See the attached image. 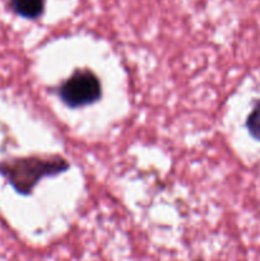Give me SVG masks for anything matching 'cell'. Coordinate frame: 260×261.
<instances>
[{
    "label": "cell",
    "mask_w": 260,
    "mask_h": 261,
    "mask_svg": "<svg viewBox=\"0 0 260 261\" xmlns=\"http://www.w3.org/2000/svg\"><path fill=\"white\" fill-rule=\"evenodd\" d=\"M61 101L70 109L92 105L102 96L98 76L89 69H76L58 91Z\"/></svg>",
    "instance_id": "cell-2"
},
{
    "label": "cell",
    "mask_w": 260,
    "mask_h": 261,
    "mask_svg": "<svg viewBox=\"0 0 260 261\" xmlns=\"http://www.w3.org/2000/svg\"><path fill=\"white\" fill-rule=\"evenodd\" d=\"M246 129L256 142H260V99L254 105L246 119Z\"/></svg>",
    "instance_id": "cell-4"
},
{
    "label": "cell",
    "mask_w": 260,
    "mask_h": 261,
    "mask_svg": "<svg viewBox=\"0 0 260 261\" xmlns=\"http://www.w3.org/2000/svg\"><path fill=\"white\" fill-rule=\"evenodd\" d=\"M70 163L60 155L50 157H24L15 158L0 163V175L18 194L30 195L35 186L45 177L60 175L69 170Z\"/></svg>",
    "instance_id": "cell-1"
},
{
    "label": "cell",
    "mask_w": 260,
    "mask_h": 261,
    "mask_svg": "<svg viewBox=\"0 0 260 261\" xmlns=\"http://www.w3.org/2000/svg\"><path fill=\"white\" fill-rule=\"evenodd\" d=\"M45 7V0H10V8L15 14L27 19L41 17Z\"/></svg>",
    "instance_id": "cell-3"
},
{
    "label": "cell",
    "mask_w": 260,
    "mask_h": 261,
    "mask_svg": "<svg viewBox=\"0 0 260 261\" xmlns=\"http://www.w3.org/2000/svg\"><path fill=\"white\" fill-rule=\"evenodd\" d=\"M196 261H201V260H196Z\"/></svg>",
    "instance_id": "cell-5"
}]
</instances>
